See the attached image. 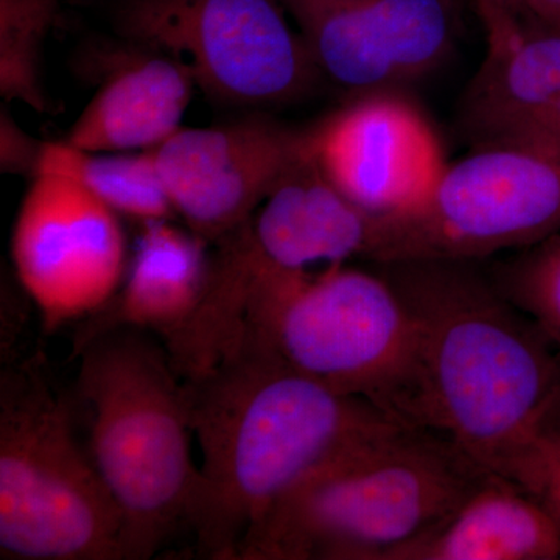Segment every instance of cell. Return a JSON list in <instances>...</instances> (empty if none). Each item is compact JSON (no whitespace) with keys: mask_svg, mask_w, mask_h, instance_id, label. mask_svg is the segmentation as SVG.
I'll return each mask as SVG.
<instances>
[{"mask_svg":"<svg viewBox=\"0 0 560 560\" xmlns=\"http://www.w3.org/2000/svg\"><path fill=\"white\" fill-rule=\"evenodd\" d=\"M560 231V154L522 145L475 147L448 164L429 200L378 217L370 264L411 259L485 261Z\"/></svg>","mask_w":560,"mask_h":560,"instance_id":"ba28073f","label":"cell"},{"mask_svg":"<svg viewBox=\"0 0 560 560\" xmlns=\"http://www.w3.org/2000/svg\"><path fill=\"white\" fill-rule=\"evenodd\" d=\"M183 388L202 455L187 518L202 559L237 560L249 529L298 482L360 441L401 425L246 340L184 378Z\"/></svg>","mask_w":560,"mask_h":560,"instance_id":"7a4b0ae2","label":"cell"},{"mask_svg":"<svg viewBox=\"0 0 560 560\" xmlns=\"http://www.w3.org/2000/svg\"><path fill=\"white\" fill-rule=\"evenodd\" d=\"M489 477L440 431L393 425L298 482L249 529L237 560H385Z\"/></svg>","mask_w":560,"mask_h":560,"instance_id":"3957f363","label":"cell"},{"mask_svg":"<svg viewBox=\"0 0 560 560\" xmlns=\"http://www.w3.org/2000/svg\"><path fill=\"white\" fill-rule=\"evenodd\" d=\"M490 145H522L560 154V95L523 121L506 138Z\"/></svg>","mask_w":560,"mask_h":560,"instance_id":"7402d4cb","label":"cell"},{"mask_svg":"<svg viewBox=\"0 0 560 560\" xmlns=\"http://www.w3.org/2000/svg\"><path fill=\"white\" fill-rule=\"evenodd\" d=\"M323 79L353 95L400 90L455 46V0H280Z\"/></svg>","mask_w":560,"mask_h":560,"instance_id":"30bf717a","label":"cell"},{"mask_svg":"<svg viewBox=\"0 0 560 560\" xmlns=\"http://www.w3.org/2000/svg\"><path fill=\"white\" fill-rule=\"evenodd\" d=\"M44 142L27 135L10 110L2 106L0 113V168L9 175L27 176L35 179L39 173Z\"/></svg>","mask_w":560,"mask_h":560,"instance_id":"44dd1931","label":"cell"},{"mask_svg":"<svg viewBox=\"0 0 560 560\" xmlns=\"http://www.w3.org/2000/svg\"><path fill=\"white\" fill-rule=\"evenodd\" d=\"M38 175L75 180L114 212L140 224L176 215L158 171L156 149L97 153L66 140L44 142Z\"/></svg>","mask_w":560,"mask_h":560,"instance_id":"ac0fdd59","label":"cell"},{"mask_svg":"<svg viewBox=\"0 0 560 560\" xmlns=\"http://www.w3.org/2000/svg\"><path fill=\"white\" fill-rule=\"evenodd\" d=\"M88 452L121 515V560H149L187 526L198 469L183 378L150 331L119 329L79 355Z\"/></svg>","mask_w":560,"mask_h":560,"instance_id":"277c9868","label":"cell"},{"mask_svg":"<svg viewBox=\"0 0 560 560\" xmlns=\"http://www.w3.org/2000/svg\"><path fill=\"white\" fill-rule=\"evenodd\" d=\"M250 241L278 275L372 260L378 217L355 205L320 171L311 149L248 220Z\"/></svg>","mask_w":560,"mask_h":560,"instance_id":"4fadbf2b","label":"cell"},{"mask_svg":"<svg viewBox=\"0 0 560 560\" xmlns=\"http://www.w3.org/2000/svg\"><path fill=\"white\" fill-rule=\"evenodd\" d=\"M536 497L550 512L560 529V467L556 464H547Z\"/></svg>","mask_w":560,"mask_h":560,"instance_id":"cb8c5ba5","label":"cell"},{"mask_svg":"<svg viewBox=\"0 0 560 560\" xmlns=\"http://www.w3.org/2000/svg\"><path fill=\"white\" fill-rule=\"evenodd\" d=\"M57 16L58 0H0V95L5 103L50 113L43 50Z\"/></svg>","mask_w":560,"mask_h":560,"instance_id":"d6986e66","label":"cell"},{"mask_svg":"<svg viewBox=\"0 0 560 560\" xmlns=\"http://www.w3.org/2000/svg\"><path fill=\"white\" fill-rule=\"evenodd\" d=\"M560 559L558 523L536 495L489 477L445 521L385 560Z\"/></svg>","mask_w":560,"mask_h":560,"instance_id":"e0dca14e","label":"cell"},{"mask_svg":"<svg viewBox=\"0 0 560 560\" xmlns=\"http://www.w3.org/2000/svg\"><path fill=\"white\" fill-rule=\"evenodd\" d=\"M485 268L497 289L525 312L560 352V231L511 256L489 259Z\"/></svg>","mask_w":560,"mask_h":560,"instance_id":"ffe728a7","label":"cell"},{"mask_svg":"<svg viewBox=\"0 0 560 560\" xmlns=\"http://www.w3.org/2000/svg\"><path fill=\"white\" fill-rule=\"evenodd\" d=\"M418 324L427 429L536 495L560 400V352L477 260L370 264Z\"/></svg>","mask_w":560,"mask_h":560,"instance_id":"6da1fadb","label":"cell"},{"mask_svg":"<svg viewBox=\"0 0 560 560\" xmlns=\"http://www.w3.org/2000/svg\"><path fill=\"white\" fill-rule=\"evenodd\" d=\"M121 39L186 65L220 105L267 110L307 97L320 77L280 0H117Z\"/></svg>","mask_w":560,"mask_h":560,"instance_id":"52a82bcc","label":"cell"},{"mask_svg":"<svg viewBox=\"0 0 560 560\" xmlns=\"http://www.w3.org/2000/svg\"><path fill=\"white\" fill-rule=\"evenodd\" d=\"M515 14L530 24L560 32V0H521Z\"/></svg>","mask_w":560,"mask_h":560,"instance_id":"603a6c76","label":"cell"},{"mask_svg":"<svg viewBox=\"0 0 560 560\" xmlns=\"http://www.w3.org/2000/svg\"><path fill=\"white\" fill-rule=\"evenodd\" d=\"M238 340L327 388L370 401L401 425L427 429L418 324L375 268L335 265L265 279L234 345Z\"/></svg>","mask_w":560,"mask_h":560,"instance_id":"5b68a950","label":"cell"},{"mask_svg":"<svg viewBox=\"0 0 560 560\" xmlns=\"http://www.w3.org/2000/svg\"><path fill=\"white\" fill-rule=\"evenodd\" d=\"M307 140L327 178L375 217L420 208L448 165L429 117L400 90L349 97Z\"/></svg>","mask_w":560,"mask_h":560,"instance_id":"8fae6325","label":"cell"},{"mask_svg":"<svg viewBox=\"0 0 560 560\" xmlns=\"http://www.w3.org/2000/svg\"><path fill=\"white\" fill-rule=\"evenodd\" d=\"M560 467V400L547 429V464Z\"/></svg>","mask_w":560,"mask_h":560,"instance_id":"d4e9b609","label":"cell"},{"mask_svg":"<svg viewBox=\"0 0 560 560\" xmlns=\"http://www.w3.org/2000/svg\"><path fill=\"white\" fill-rule=\"evenodd\" d=\"M119 217L75 180L32 179L14 224L11 259L44 330L79 323L119 290L127 275Z\"/></svg>","mask_w":560,"mask_h":560,"instance_id":"9c48e42d","label":"cell"},{"mask_svg":"<svg viewBox=\"0 0 560 560\" xmlns=\"http://www.w3.org/2000/svg\"><path fill=\"white\" fill-rule=\"evenodd\" d=\"M475 5H477V9L478 7H493V9L517 13L521 0H475Z\"/></svg>","mask_w":560,"mask_h":560,"instance_id":"484cf974","label":"cell"},{"mask_svg":"<svg viewBox=\"0 0 560 560\" xmlns=\"http://www.w3.org/2000/svg\"><path fill=\"white\" fill-rule=\"evenodd\" d=\"M73 401L43 357L0 375V555L16 560H121L119 508L81 447Z\"/></svg>","mask_w":560,"mask_h":560,"instance_id":"8992f818","label":"cell"},{"mask_svg":"<svg viewBox=\"0 0 560 560\" xmlns=\"http://www.w3.org/2000/svg\"><path fill=\"white\" fill-rule=\"evenodd\" d=\"M195 232L172 220L142 224L135 256L119 290L106 304L77 323L70 359L102 335L136 329L161 341L183 329L208 289L212 250Z\"/></svg>","mask_w":560,"mask_h":560,"instance_id":"5bb4252c","label":"cell"},{"mask_svg":"<svg viewBox=\"0 0 560 560\" xmlns=\"http://www.w3.org/2000/svg\"><path fill=\"white\" fill-rule=\"evenodd\" d=\"M125 40L106 62L101 86L73 121L66 142L97 153L153 150L180 130L194 95L183 62Z\"/></svg>","mask_w":560,"mask_h":560,"instance_id":"2e32d148","label":"cell"},{"mask_svg":"<svg viewBox=\"0 0 560 560\" xmlns=\"http://www.w3.org/2000/svg\"><path fill=\"white\" fill-rule=\"evenodd\" d=\"M478 13L488 51L458 110L471 149L506 138L560 95V32L493 7Z\"/></svg>","mask_w":560,"mask_h":560,"instance_id":"9a60e30c","label":"cell"},{"mask_svg":"<svg viewBox=\"0 0 560 560\" xmlns=\"http://www.w3.org/2000/svg\"><path fill=\"white\" fill-rule=\"evenodd\" d=\"M307 151V128L250 116L210 128H180L156 149L176 215L213 245L256 213Z\"/></svg>","mask_w":560,"mask_h":560,"instance_id":"7c38bea8","label":"cell"}]
</instances>
